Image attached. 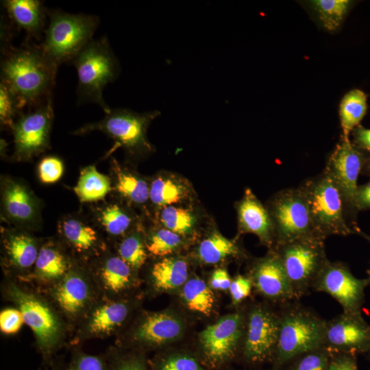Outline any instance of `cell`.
Wrapping results in <instances>:
<instances>
[{
    "instance_id": "obj_49",
    "label": "cell",
    "mask_w": 370,
    "mask_h": 370,
    "mask_svg": "<svg viewBox=\"0 0 370 370\" xmlns=\"http://www.w3.org/2000/svg\"><path fill=\"white\" fill-rule=\"evenodd\" d=\"M232 280L226 270L216 269L210 278V285L212 288L220 291L229 290Z\"/></svg>"
},
{
    "instance_id": "obj_25",
    "label": "cell",
    "mask_w": 370,
    "mask_h": 370,
    "mask_svg": "<svg viewBox=\"0 0 370 370\" xmlns=\"http://www.w3.org/2000/svg\"><path fill=\"white\" fill-rule=\"evenodd\" d=\"M3 203L8 215L12 219L26 222L36 213V202L30 191L23 184L7 180L3 188Z\"/></svg>"
},
{
    "instance_id": "obj_53",
    "label": "cell",
    "mask_w": 370,
    "mask_h": 370,
    "mask_svg": "<svg viewBox=\"0 0 370 370\" xmlns=\"http://www.w3.org/2000/svg\"><path fill=\"white\" fill-rule=\"evenodd\" d=\"M367 353H368L369 358H370V349H369Z\"/></svg>"
},
{
    "instance_id": "obj_39",
    "label": "cell",
    "mask_w": 370,
    "mask_h": 370,
    "mask_svg": "<svg viewBox=\"0 0 370 370\" xmlns=\"http://www.w3.org/2000/svg\"><path fill=\"white\" fill-rule=\"evenodd\" d=\"M100 223L109 234L119 236L125 233L131 223L130 217L117 205H110L100 213Z\"/></svg>"
},
{
    "instance_id": "obj_18",
    "label": "cell",
    "mask_w": 370,
    "mask_h": 370,
    "mask_svg": "<svg viewBox=\"0 0 370 370\" xmlns=\"http://www.w3.org/2000/svg\"><path fill=\"white\" fill-rule=\"evenodd\" d=\"M366 158L350 141L342 140L330 155L323 172L335 182L350 208H354L358 179Z\"/></svg>"
},
{
    "instance_id": "obj_7",
    "label": "cell",
    "mask_w": 370,
    "mask_h": 370,
    "mask_svg": "<svg viewBox=\"0 0 370 370\" xmlns=\"http://www.w3.org/2000/svg\"><path fill=\"white\" fill-rule=\"evenodd\" d=\"M324 241L321 237L312 236L273 248L283 264L295 299L305 296L312 289L315 280L329 261Z\"/></svg>"
},
{
    "instance_id": "obj_15",
    "label": "cell",
    "mask_w": 370,
    "mask_h": 370,
    "mask_svg": "<svg viewBox=\"0 0 370 370\" xmlns=\"http://www.w3.org/2000/svg\"><path fill=\"white\" fill-rule=\"evenodd\" d=\"M243 343L245 359L251 363L273 358L279 332L280 317L263 305H255L245 322Z\"/></svg>"
},
{
    "instance_id": "obj_33",
    "label": "cell",
    "mask_w": 370,
    "mask_h": 370,
    "mask_svg": "<svg viewBox=\"0 0 370 370\" xmlns=\"http://www.w3.org/2000/svg\"><path fill=\"white\" fill-rule=\"evenodd\" d=\"M322 26L329 32L336 30L350 5L348 0H315L311 2Z\"/></svg>"
},
{
    "instance_id": "obj_10",
    "label": "cell",
    "mask_w": 370,
    "mask_h": 370,
    "mask_svg": "<svg viewBox=\"0 0 370 370\" xmlns=\"http://www.w3.org/2000/svg\"><path fill=\"white\" fill-rule=\"evenodd\" d=\"M158 114V111L138 113L125 108L111 109L102 120L84 125L76 133L100 130L113 138L116 146L130 153L149 151L151 147L146 138L147 128Z\"/></svg>"
},
{
    "instance_id": "obj_27",
    "label": "cell",
    "mask_w": 370,
    "mask_h": 370,
    "mask_svg": "<svg viewBox=\"0 0 370 370\" xmlns=\"http://www.w3.org/2000/svg\"><path fill=\"white\" fill-rule=\"evenodd\" d=\"M59 230L71 248L78 254H95L99 246V238L95 230L75 219L62 221Z\"/></svg>"
},
{
    "instance_id": "obj_41",
    "label": "cell",
    "mask_w": 370,
    "mask_h": 370,
    "mask_svg": "<svg viewBox=\"0 0 370 370\" xmlns=\"http://www.w3.org/2000/svg\"><path fill=\"white\" fill-rule=\"evenodd\" d=\"M180 244L179 234L168 229H161L151 236L146 248L153 256L164 257L172 254Z\"/></svg>"
},
{
    "instance_id": "obj_2",
    "label": "cell",
    "mask_w": 370,
    "mask_h": 370,
    "mask_svg": "<svg viewBox=\"0 0 370 370\" xmlns=\"http://www.w3.org/2000/svg\"><path fill=\"white\" fill-rule=\"evenodd\" d=\"M57 70L40 47L25 44L16 49L8 47L3 51L1 82L16 96L22 110L50 97Z\"/></svg>"
},
{
    "instance_id": "obj_45",
    "label": "cell",
    "mask_w": 370,
    "mask_h": 370,
    "mask_svg": "<svg viewBox=\"0 0 370 370\" xmlns=\"http://www.w3.org/2000/svg\"><path fill=\"white\" fill-rule=\"evenodd\" d=\"M25 323L21 312L16 308H8L0 312V330L4 334H15Z\"/></svg>"
},
{
    "instance_id": "obj_12",
    "label": "cell",
    "mask_w": 370,
    "mask_h": 370,
    "mask_svg": "<svg viewBox=\"0 0 370 370\" xmlns=\"http://www.w3.org/2000/svg\"><path fill=\"white\" fill-rule=\"evenodd\" d=\"M368 278H356L341 262L328 261L315 280L312 289L330 295L342 307L343 312L362 313Z\"/></svg>"
},
{
    "instance_id": "obj_47",
    "label": "cell",
    "mask_w": 370,
    "mask_h": 370,
    "mask_svg": "<svg viewBox=\"0 0 370 370\" xmlns=\"http://www.w3.org/2000/svg\"><path fill=\"white\" fill-rule=\"evenodd\" d=\"M330 352L328 370H358L356 355Z\"/></svg>"
},
{
    "instance_id": "obj_13",
    "label": "cell",
    "mask_w": 370,
    "mask_h": 370,
    "mask_svg": "<svg viewBox=\"0 0 370 370\" xmlns=\"http://www.w3.org/2000/svg\"><path fill=\"white\" fill-rule=\"evenodd\" d=\"M53 119V104L49 97L14 122L12 127L14 155L18 160L29 159L48 147Z\"/></svg>"
},
{
    "instance_id": "obj_31",
    "label": "cell",
    "mask_w": 370,
    "mask_h": 370,
    "mask_svg": "<svg viewBox=\"0 0 370 370\" xmlns=\"http://www.w3.org/2000/svg\"><path fill=\"white\" fill-rule=\"evenodd\" d=\"M197 254L201 262L212 264L238 255L240 249L233 241L219 233H214L201 242Z\"/></svg>"
},
{
    "instance_id": "obj_3",
    "label": "cell",
    "mask_w": 370,
    "mask_h": 370,
    "mask_svg": "<svg viewBox=\"0 0 370 370\" xmlns=\"http://www.w3.org/2000/svg\"><path fill=\"white\" fill-rule=\"evenodd\" d=\"M306 198L314 229L320 237L358 234L356 213L339 188L325 172L306 180L299 186Z\"/></svg>"
},
{
    "instance_id": "obj_34",
    "label": "cell",
    "mask_w": 370,
    "mask_h": 370,
    "mask_svg": "<svg viewBox=\"0 0 370 370\" xmlns=\"http://www.w3.org/2000/svg\"><path fill=\"white\" fill-rule=\"evenodd\" d=\"M149 365L151 370H207L197 357L182 352L156 357Z\"/></svg>"
},
{
    "instance_id": "obj_9",
    "label": "cell",
    "mask_w": 370,
    "mask_h": 370,
    "mask_svg": "<svg viewBox=\"0 0 370 370\" xmlns=\"http://www.w3.org/2000/svg\"><path fill=\"white\" fill-rule=\"evenodd\" d=\"M267 210L274 227L275 246L301 238L319 236L314 229L306 198L299 187L278 192Z\"/></svg>"
},
{
    "instance_id": "obj_46",
    "label": "cell",
    "mask_w": 370,
    "mask_h": 370,
    "mask_svg": "<svg viewBox=\"0 0 370 370\" xmlns=\"http://www.w3.org/2000/svg\"><path fill=\"white\" fill-rule=\"evenodd\" d=\"M253 284L249 277L238 275L232 280L229 291L234 304L241 303L249 296Z\"/></svg>"
},
{
    "instance_id": "obj_44",
    "label": "cell",
    "mask_w": 370,
    "mask_h": 370,
    "mask_svg": "<svg viewBox=\"0 0 370 370\" xmlns=\"http://www.w3.org/2000/svg\"><path fill=\"white\" fill-rule=\"evenodd\" d=\"M64 171L62 160L56 156H47L42 159L38 165V175L45 184H53L58 181Z\"/></svg>"
},
{
    "instance_id": "obj_38",
    "label": "cell",
    "mask_w": 370,
    "mask_h": 370,
    "mask_svg": "<svg viewBox=\"0 0 370 370\" xmlns=\"http://www.w3.org/2000/svg\"><path fill=\"white\" fill-rule=\"evenodd\" d=\"M118 256L134 270L140 269L145 262L147 248L137 235L125 238L119 245Z\"/></svg>"
},
{
    "instance_id": "obj_20",
    "label": "cell",
    "mask_w": 370,
    "mask_h": 370,
    "mask_svg": "<svg viewBox=\"0 0 370 370\" xmlns=\"http://www.w3.org/2000/svg\"><path fill=\"white\" fill-rule=\"evenodd\" d=\"M101 297L119 299L138 285L134 269L118 255H106L89 268Z\"/></svg>"
},
{
    "instance_id": "obj_1",
    "label": "cell",
    "mask_w": 370,
    "mask_h": 370,
    "mask_svg": "<svg viewBox=\"0 0 370 370\" xmlns=\"http://www.w3.org/2000/svg\"><path fill=\"white\" fill-rule=\"evenodd\" d=\"M28 284L7 276L1 285L2 295L21 312L44 363L50 365L72 331L44 293Z\"/></svg>"
},
{
    "instance_id": "obj_32",
    "label": "cell",
    "mask_w": 370,
    "mask_h": 370,
    "mask_svg": "<svg viewBox=\"0 0 370 370\" xmlns=\"http://www.w3.org/2000/svg\"><path fill=\"white\" fill-rule=\"evenodd\" d=\"M114 164L116 190L134 203L143 204L147 201L149 197L147 184L136 175L123 171L117 162L114 161Z\"/></svg>"
},
{
    "instance_id": "obj_51",
    "label": "cell",
    "mask_w": 370,
    "mask_h": 370,
    "mask_svg": "<svg viewBox=\"0 0 370 370\" xmlns=\"http://www.w3.org/2000/svg\"><path fill=\"white\" fill-rule=\"evenodd\" d=\"M362 173L370 177V156L365 159Z\"/></svg>"
},
{
    "instance_id": "obj_24",
    "label": "cell",
    "mask_w": 370,
    "mask_h": 370,
    "mask_svg": "<svg viewBox=\"0 0 370 370\" xmlns=\"http://www.w3.org/2000/svg\"><path fill=\"white\" fill-rule=\"evenodd\" d=\"M9 18L29 36H37L43 30L46 10L38 0H5L2 3Z\"/></svg>"
},
{
    "instance_id": "obj_35",
    "label": "cell",
    "mask_w": 370,
    "mask_h": 370,
    "mask_svg": "<svg viewBox=\"0 0 370 370\" xmlns=\"http://www.w3.org/2000/svg\"><path fill=\"white\" fill-rule=\"evenodd\" d=\"M185 195L184 188L173 180L159 177L149 188V198L158 206H168L180 201Z\"/></svg>"
},
{
    "instance_id": "obj_14",
    "label": "cell",
    "mask_w": 370,
    "mask_h": 370,
    "mask_svg": "<svg viewBox=\"0 0 370 370\" xmlns=\"http://www.w3.org/2000/svg\"><path fill=\"white\" fill-rule=\"evenodd\" d=\"M131 306L125 298L101 297L77 325L70 344L78 345L86 340L104 338L114 335L129 318Z\"/></svg>"
},
{
    "instance_id": "obj_40",
    "label": "cell",
    "mask_w": 370,
    "mask_h": 370,
    "mask_svg": "<svg viewBox=\"0 0 370 370\" xmlns=\"http://www.w3.org/2000/svg\"><path fill=\"white\" fill-rule=\"evenodd\" d=\"M60 370H110L106 354H89L79 348H74L69 362Z\"/></svg>"
},
{
    "instance_id": "obj_19",
    "label": "cell",
    "mask_w": 370,
    "mask_h": 370,
    "mask_svg": "<svg viewBox=\"0 0 370 370\" xmlns=\"http://www.w3.org/2000/svg\"><path fill=\"white\" fill-rule=\"evenodd\" d=\"M249 278L256 291L273 302L284 306L295 300L283 264L273 249L256 262Z\"/></svg>"
},
{
    "instance_id": "obj_28",
    "label": "cell",
    "mask_w": 370,
    "mask_h": 370,
    "mask_svg": "<svg viewBox=\"0 0 370 370\" xmlns=\"http://www.w3.org/2000/svg\"><path fill=\"white\" fill-rule=\"evenodd\" d=\"M367 109V95L359 90L348 92L342 99L339 107L341 126L343 140L350 141L349 136L359 125Z\"/></svg>"
},
{
    "instance_id": "obj_17",
    "label": "cell",
    "mask_w": 370,
    "mask_h": 370,
    "mask_svg": "<svg viewBox=\"0 0 370 370\" xmlns=\"http://www.w3.org/2000/svg\"><path fill=\"white\" fill-rule=\"evenodd\" d=\"M184 330V321L175 314L167 311L148 312L134 323L128 341L139 350L158 347L178 339Z\"/></svg>"
},
{
    "instance_id": "obj_54",
    "label": "cell",
    "mask_w": 370,
    "mask_h": 370,
    "mask_svg": "<svg viewBox=\"0 0 370 370\" xmlns=\"http://www.w3.org/2000/svg\"><path fill=\"white\" fill-rule=\"evenodd\" d=\"M53 370H60V369H59V367H57L54 368Z\"/></svg>"
},
{
    "instance_id": "obj_43",
    "label": "cell",
    "mask_w": 370,
    "mask_h": 370,
    "mask_svg": "<svg viewBox=\"0 0 370 370\" xmlns=\"http://www.w3.org/2000/svg\"><path fill=\"white\" fill-rule=\"evenodd\" d=\"M21 110L16 96L3 82L0 83V121L1 125L12 129L15 116Z\"/></svg>"
},
{
    "instance_id": "obj_30",
    "label": "cell",
    "mask_w": 370,
    "mask_h": 370,
    "mask_svg": "<svg viewBox=\"0 0 370 370\" xmlns=\"http://www.w3.org/2000/svg\"><path fill=\"white\" fill-rule=\"evenodd\" d=\"M182 295L189 310L205 316L212 313L214 296L203 280L198 278L188 280L182 287Z\"/></svg>"
},
{
    "instance_id": "obj_26",
    "label": "cell",
    "mask_w": 370,
    "mask_h": 370,
    "mask_svg": "<svg viewBox=\"0 0 370 370\" xmlns=\"http://www.w3.org/2000/svg\"><path fill=\"white\" fill-rule=\"evenodd\" d=\"M188 265L177 258H164L153 264L151 275L154 288L160 291H171L183 286L188 281Z\"/></svg>"
},
{
    "instance_id": "obj_8",
    "label": "cell",
    "mask_w": 370,
    "mask_h": 370,
    "mask_svg": "<svg viewBox=\"0 0 370 370\" xmlns=\"http://www.w3.org/2000/svg\"><path fill=\"white\" fill-rule=\"evenodd\" d=\"M41 291L72 332L101 297L89 268L74 263L59 282Z\"/></svg>"
},
{
    "instance_id": "obj_42",
    "label": "cell",
    "mask_w": 370,
    "mask_h": 370,
    "mask_svg": "<svg viewBox=\"0 0 370 370\" xmlns=\"http://www.w3.org/2000/svg\"><path fill=\"white\" fill-rule=\"evenodd\" d=\"M330 356V351L323 347L295 358L288 370H328Z\"/></svg>"
},
{
    "instance_id": "obj_52",
    "label": "cell",
    "mask_w": 370,
    "mask_h": 370,
    "mask_svg": "<svg viewBox=\"0 0 370 370\" xmlns=\"http://www.w3.org/2000/svg\"><path fill=\"white\" fill-rule=\"evenodd\" d=\"M358 234L362 236L364 238H365L369 243H370V235H367L362 232L361 230L359 232ZM367 274H368V280L370 282V269L367 270Z\"/></svg>"
},
{
    "instance_id": "obj_50",
    "label": "cell",
    "mask_w": 370,
    "mask_h": 370,
    "mask_svg": "<svg viewBox=\"0 0 370 370\" xmlns=\"http://www.w3.org/2000/svg\"><path fill=\"white\" fill-rule=\"evenodd\" d=\"M354 145L359 149L365 150L370 153V129L358 125L352 131Z\"/></svg>"
},
{
    "instance_id": "obj_37",
    "label": "cell",
    "mask_w": 370,
    "mask_h": 370,
    "mask_svg": "<svg viewBox=\"0 0 370 370\" xmlns=\"http://www.w3.org/2000/svg\"><path fill=\"white\" fill-rule=\"evenodd\" d=\"M160 221L168 230L179 235L189 233L194 224V217L189 210L172 206L162 210Z\"/></svg>"
},
{
    "instance_id": "obj_5",
    "label": "cell",
    "mask_w": 370,
    "mask_h": 370,
    "mask_svg": "<svg viewBox=\"0 0 370 370\" xmlns=\"http://www.w3.org/2000/svg\"><path fill=\"white\" fill-rule=\"evenodd\" d=\"M49 24L40 46L46 58L58 68L71 62L92 40L99 19L95 15L70 14L53 10L47 12Z\"/></svg>"
},
{
    "instance_id": "obj_23",
    "label": "cell",
    "mask_w": 370,
    "mask_h": 370,
    "mask_svg": "<svg viewBox=\"0 0 370 370\" xmlns=\"http://www.w3.org/2000/svg\"><path fill=\"white\" fill-rule=\"evenodd\" d=\"M238 217L244 232L256 235L269 247H275V230L269 211L249 189L245 190L238 204Z\"/></svg>"
},
{
    "instance_id": "obj_4",
    "label": "cell",
    "mask_w": 370,
    "mask_h": 370,
    "mask_svg": "<svg viewBox=\"0 0 370 370\" xmlns=\"http://www.w3.org/2000/svg\"><path fill=\"white\" fill-rule=\"evenodd\" d=\"M279 317L278 338L273 356L276 367L324 347L326 321L311 310L288 304L284 306Z\"/></svg>"
},
{
    "instance_id": "obj_16",
    "label": "cell",
    "mask_w": 370,
    "mask_h": 370,
    "mask_svg": "<svg viewBox=\"0 0 370 370\" xmlns=\"http://www.w3.org/2000/svg\"><path fill=\"white\" fill-rule=\"evenodd\" d=\"M324 347L330 352L357 355L370 349V325L362 313L343 312L325 321Z\"/></svg>"
},
{
    "instance_id": "obj_21",
    "label": "cell",
    "mask_w": 370,
    "mask_h": 370,
    "mask_svg": "<svg viewBox=\"0 0 370 370\" xmlns=\"http://www.w3.org/2000/svg\"><path fill=\"white\" fill-rule=\"evenodd\" d=\"M8 276L26 282L32 272L40 247L36 239L28 234L12 232L3 238Z\"/></svg>"
},
{
    "instance_id": "obj_22",
    "label": "cell",
    "mask_w": 370,
    "mask_h": 370,
    "mask_svg": "<svg viewBox=\"0 0 370 370\" xmlns=\"http://www.w3.org/2000/svg\"><path fill=\"white\" fill-rule=\"evenodd\" d=\"M73 262L53 243L40 247L39 253L27 282L40 291L59 282L69 271Z\"/></svg>"
},
{
    "instance_id": "obj_11",
    "label": "cell",
    "mask_w": 370,
    "mask_h": 370,
    "mask_svg": "<svg viewBox=\"0 0 370 370\" xmlns=\"http://www.w3.org/2000/svg\"><path fill=\"white\" fill-rule=\"evenodd\" d=\"M245 318L241 313L226 314L207 326L199 335L201 362L218 369L236 355L245 334Z\"/></svg>"
},
{
    "instance_id": "obj_36",
    "label": "cell",
    "mask_w": 370,
    "mask_h": 370,
    "mask_svg": "<svg viewBox=\"0 0 370 370\" xmlns=\"http://www.w3.org/2000/svg\"><path fill=\"white\" fill-rule=\"evenodd\" d=\"M105 354L110 370H149V362L139 349L125 351L112 347Z\"/></svg>"
},
{
    "instance_id": "obj_48",
    "label": "cell",
    "mask_w": 370,
    "mask_h": 370,
    "mask_svg": "<svg viewBox=\"0 0 370 370\" xmlns=\"http://www.w3.org/2000/svg\"><path fill=\"white\" fill-rule=\"evenodd\" d=\"M354 208L357 212L370 210V180L358 186L354 197Z\"/></svg>"
},
{
    "instance_id": "obj_29",
    "label": "cell",
    "mask_w": 370,
    "mask_h": 370,
    "mask_svg": "<svg viewBox=\"0 0 370 370\" xmlns=\"http://www.w3.org/2000/svg\"><path fill=\"white\" fill-rule=\"evenodd\" d=\"M110 190V181L108 177L99 172L92 165L82 169L74 188L75 194L83 202L101 200Z\"/></svg>"
},
{
    "instance_id": "obj_6",
    "label": "cell",
    "mask_w": 370,
    "mask_h": 370,
    "mask_svg": "<svg viewBox=\"0 0 370 370\" xmlns=\"http://www.w3.org/2000/svg\"><path fill=\"white\" fill-rule=\"evenodd\" d=\"M71 63L78 77V102L98 104L105 113L110 111L103 91L119 73V63L106 37L92 40L76 56Z\"/></svg>"
}]
</instances>
